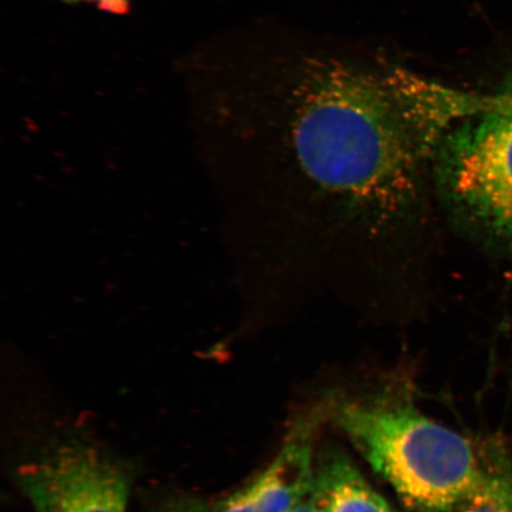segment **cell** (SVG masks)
Here are the masks:
<instances>
[{
  "label": "cell",
  "instance_id": "3",
  "mask_svg": "<svg viewBox=\"0 0 512 512\" xmlns=\"http://www.w3.org/2000/svg\"><path fill=\"white\" fill-rule=\"evenodd\" d=\"M448 137L440 185L454 213L512 254V104H492Z\"/></svg>",
  "mask_w": 512,
  "mask_h": 512
},
{
  "label": "cell",
  "instance_id": "7",
  "mask_svg": "<svg viewBox=\"0 0 512 512\" xmlns=\"http://www.w3.org/2000/svg\"><path fill=\"white\" fill-rule=\"evenodd\" d=\"M67 5L94 3L98 9L112 15H126L131 9V0H61Z\"/></svg>",
  "mask_w": 512,
  "mask_h": 512
},
{
  "label": "cell",
  "instance_id": "5",
  "mask_svg": "<svg viewBox=\"0 0 512 512\" xmlns=\"http://www.w3.org/2000/svg\"><path fill=\"white\" fill-rule=\"evenodd\" d=\"M313 430L312 424L293 430L267 469L217 504L216 512H288L296 507L315 482Z\"/></svg>",
  "mask_w": 512,
  "mask_h": 512
},
{
  "label": "cell",
  "instance_id": "9",
  "mask_svg": "<svg viewBox=\"0 0 512 512\" xmlns=\"http://www.w3.org/2000/svg\"><path fill=\"white\" fill-rule=\"evenodd\" d=\"M160 512H208L206 505L195 498H182L172 502Z\"/></svg>",
  "mask_w": 512,
  "mask_h": 512
},
{
  "label": "cell",
  "instance_id": "4",
  "mask_svg": "<svg viewBox=\"0 0 512 512\" xmlns=\"http://www.w3.org/2000/svg\"><path fill=\"white\" fill-rule=\"evenodd\" d=\"M16 480L36 512H126L131 488L123 466L79 441L19 466Z\"/></svg>",
  "mask_w": 512,
  "mask_h": 512
},
{
  "label": "cell",
  "instance_id": "10",
  "mask_svg": "<svg viewBox=\"0 0 512 512\" xmlns=\"http://www.w3.org/2000/svg\"><path fill=\"white\" fill-rule=\"evenodd\" d=\"M288 512H323L322 509L319 508V505L316 503L315 498H313L311 492L307 495L303 501H300L296 507L292 508Z\"/></svg>",
  "mask_w": 512,
  "mask_h": 512
},
{
  "label": "cell",
  "instance_id": "1",
  "mask_svg": "<svg viewBox=\"0 0 512 512\" xmlns=\"http://www.w3.org/2000/svg\"><path fill=\"white\" fill-rule=\"evenodd\" d=\"M490 104L396 68L330 64L311 75L294 123V151L313 187L345 206L411 204L421 163L454 125Z\"/></svg>",
  "mask_w": 512,
  "mask_h": 512
},
{
  "label": "cell",
  "instance_id": "8",
  "mask_svg": "<svg viewBox=\"0 0 512 512\" xmlns=\"http://www.w3.org/2000/svg\"><path fill=\"white\" fill-rule=\"evenodd\" d=\"M453 512H505L498 507L494 502H491L489 498L485 497H473L467 499L464 503L460 504L459 507Z\"/></svg>",
  "mask_w": 512,
  "mask_h": 512
},
{
  "label": "cell",
  "instance_id": "2",
  "mask_svg": "<svg viewBox=\"0 0 512 512\" xmlns=\"http://www.w3.org/2000/svg\"><path fill=\"white\" fill-rule=\"evenodd\" d=\"M332 416L407 507L453 512L467 499L484 496L512 509V477L491 469L471 440L407 400L344 401Z\"/></svg>",
  "mask_w": 512,
  "mask_h": 512
},
{
  "label": "cell",
  "instance_id": "6",
  "mask_svg": "<svg viewBox=\"0 0 512 512\" xmlns=\"http://www.w3.org/2000/svg\"><path fill=\"white\" fill-rule=\"evenodd\" d=\"M311 494L323 512H395L341 452L319 460Z\"/></svg>",
  "mask_w": 512,
  "mask_h": 512
}]
</instances>
